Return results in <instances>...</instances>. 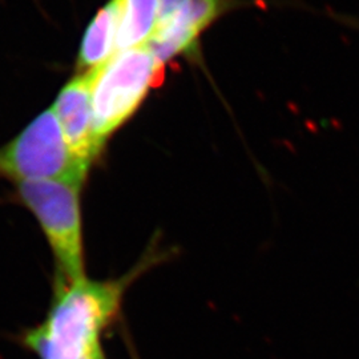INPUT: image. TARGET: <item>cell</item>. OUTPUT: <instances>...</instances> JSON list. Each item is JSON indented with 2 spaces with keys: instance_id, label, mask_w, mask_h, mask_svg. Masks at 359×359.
Here are the masks:
<instances>
[{
  "instance_id": "6da1fadb",
  "label": "cell",
  "mask_w": 359,
  "mask_h": 359,
  "mask_svg": "<svg viewBox=\"0 0 359 359\" xmlns=\"http://www.w3.org/2000/svg\"><path fill=\"white\" fill-rule=\"evenodd\" d=\"M130 280L57 283L47 318L23 335V344L40 359L81 358L114 321Z\"/></svg>"
},
{
  "instance_id": "7a4b0ae2",
  "label": "cell",
  "mask_w": 359,
  "mask_h": 359,
  "mask_svg": "<svg viewBox=\"0 0 359 359\" xmlns=\"http://www.w3.org/2000/svg\"><path fill=\"white\" fill-rule=\"evenodd\" d=\"M72 181H31L16 184L13 203L26 208L38 221L59 274L57 283L86 277L81 217V188Z\"/></svg>"
},
{
  "instance_id": "3957f363",
  "label": "cell",
  "mask_w": 359,
  "mask_h": 359,
  "mask_svg": "<svg viewBox=\"0 0 359 359\" xmlns=\"http://www.w3.org/2000/svg\"><path fill=\"white\" fill-rule=\"evenodd\" d=\"M163 77L164 65L147 44L116 52L105 65L95 69L93 130L102 149L116 130L135 115L148 92Z\"/></svg>"
},
{
  "instance_id": "277c9868",
  "label": "cell",
  "mask_w": 359,
  "mask_h": 359,
  "mask_svg": "<svg viewBox=\"0 0 359 359\" xmlns=\"http://www.w3.org/2000/svg\"><path fill=\"white\" fill-rule=\"evenodd\" d=\"M90 169L69 149L52 108L0 147V179L13 185L52 180L84 184Z\"/></svg>"
},
{
  "instance_id": "5b68a950",
  "label": "cell",
  "mask_w": 359,
  "mask_h": 359,
  "mask_svg": "<svg viewBox=\"0 0 359 359\" xmlns=\"http://www.w3.org/2000/svg\"><path fill=\"white\" fill-rule=\"evenodd\" d=\"M93 79L95 71L77 74L59 92L52 107L69 149L90 168L103 154L93 130Z\"/></svg>"
},
{
  "instance_id": "8992f818",
  "label": "cell",
  "mask_w": 359,
  "mask_h": 359,
  "mask_svg": "<svg viewBox=\"0 0 359 359\" xmlns=\"http://www.w3.org/2000/svg\"><path fill=\"white\" fill-rule=\"evenodd\" d=\"M228 6L229 0H188L176 18L145 44L164 65L172 57L194 50L200 35Z\"/></svg>"
},
{
  "instance_id": "52a82bcc",
  "label": "cell",
  "mask_w": 359,
  "mask_h": 359,
  "mask_svg": "<svg viewBox=\"0 0 359 359\" xmlns=\"http://www.w3.org/2000/svg\"><path fill=\"white\" fill-rule=\"evenodd\" d=\"M121 18V0H109L87 28L77 56V74L105 65L116 53Z\"/></svg>"
},
{
  "instance_id": "ba28073f",
  "label": "cell",
  "mask_w": 359,
  "mask_h": 359,
  "mask_svg": "<svg viewBox=\"0 0 359 359\" xmlns=\"http://www.w3.org/2000/svg\"><path fill=\"white\" fill-rule=\"evenodd\" d=\"M158 0H121V18L116 52L148 43L154 35Z\"/></svg>"
},
{
  "instance_id": "9c48e42d",
  "label": "cell",
  "mask_w": 359,
  "mask_h": 359,
  "mask_svg": "<svg viewBox=\"0 0 359 359\" xmlns=\"http://www.w3.org/2000/svg\"><path fill=\"white\" fill-rule=\"evenodd\" d=\"M187 1L188 0H158V13L154 32L165 28L176 18Z\"/></svg>"
},
{
  "instance_id": "30bf717a",
  "label": "cell",
  "mask_w": 359,
  "mask_h": 359,
  "mask_svg": "<svg viewBox=\"0 0 359 359\" xmlns=\"http://www.w3.org/2000/svg\"><path fill=\"white\" fill-rule=\"evenodd\" d=\"M80 359H105L102 344L99 342V344L93 345Z\"/></svg>"
}]
</instances>
